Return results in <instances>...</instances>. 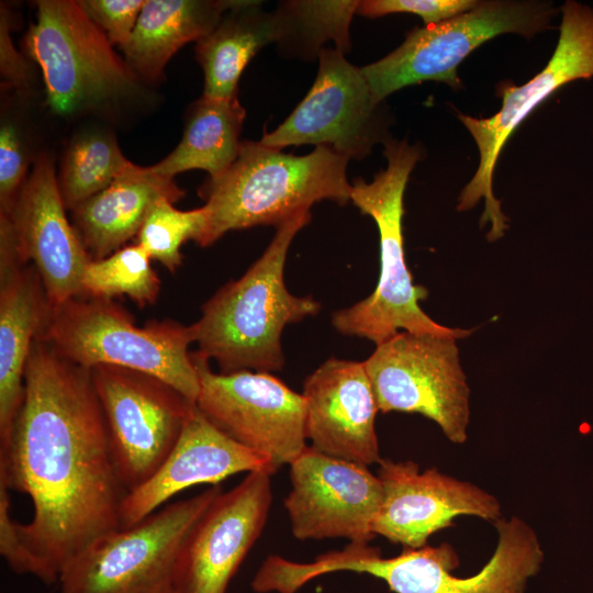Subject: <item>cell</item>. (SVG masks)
Segmentation results:
<instances>
[{
    "mask_svg": "<svg viewBox=\"0 0 593 593\" xmlns=\"http://www.w3.org/2000/svg\"><path fill=\"white\" fill-rule=\"evenodd\" d=\"M257 470L275 473L265 457L230 438L194 405L176 445L160 467L123 497L121 528L135 525L192 485H216L230 475Z\"/></svg>",
    "mask_w": 593,
    "mask_h": 593,
    "instance_id": "20",
    "label": "cell"
},
{
    "mask_svg": "<svg viewBox=\"0 0 593 593\" xmlns=\"http://www.w3.org/2000/svg\"><path fill=\"white\" fill-rule=\"evenodd\" d=\"M191 357L200 382L195 406L221 432L265 457L275 472L307 447L302 393L270 372H214L208 359Z\"/></svg>",
    "mask_w": 593,
    "mask_h": 593,
    "instance_id": "12",
    "label": "cell"
},
{
    "mask_svg": "<svg viewBox=\"0 0 593 593\" xmlns=\"http://www.w3.org/2000/svg\"><path fill=\"white\" fill-rule=\"evenodd\" d=\"M281 37L277 10L267 12L259 1L242 0L210 34L197 42L195 56L204 74L203 96L236 98L239 77L249 60L264 46L278 43Z\"/></svg>",
    "mask_w": 593,
    "mask_h": 593,
    "instance_id": "24",
    "label": "cell"
},
{
    "mask_svg": "<svg viewBox=\"0 0 593 593\" xmlns=\"http://www.w3.org/2000/svg\"><path fill=\"white\" fill-rule=\"evenodd\" d=\"M348 161L327 146L294 156L260 141L242 142L232 166L199 190L206 225L198 245L210 246L233 230L277 226L322 200L346 204L351 190Z\"/></svg>",
    "mask_w": 593,
    "mask_h": 593,
    "instance_id": "3",
    "label": "cell"
},
{
    "mask_svg": "<svg viewBox=\"0 0 593 593\" xmlns=\"http://www.w3.org/2000/svg\"><path fill=\"white\" fill-rule=\"evenodd\" d=\"M40 337L76 365L87 369L110 365L145 372L195 404L200 382L189 350L194 344L191 325L152 320L137 326L114 300L79 295L52 309Z\"/></svg>",
    "mask_w": 593,
    "mask_h": 593,
    "instance_id": "5",
    "label": "cell"
},
{
    "mask_svg": "<svg viewBox=\"0 0 593 593\" xmlns=\"http://www.w3.org/2000/svg\"><path fill=\"white\" fill-rule=\"evenodd\" d=\"M315 81L293 112L260 143L279 149L312 144L361 159L388 137V110L372 96L361 68L336 48L318 55Z\"/></svg>",
    "mask_w": 593,
    "mask_h": 593,
    "instance_id": "13",
    "label": "cell"
},
{
    "mask_svg": "<svg viewBox=\"0 0 593 593\" xmlns=\"http://www.w3.org/2000/svg\"><path fill=\"white\" fill-rule=\"evenodd\" d=\"M499 541L489 562L474 575L454 577L458 557L448 544L404 548L395 593H524L540 569L544 552L535 532L522 519H499Z\"/></svg>",
    "mask_w": 593,
    "mask_h": 593,
    "instance_id": "21",
    "label": "cell"
},
{
    "mask_svg": "<svg viewBox=\"0 0 593 593\" xmlns=\"http://www.w3.org/2000/svg\"><path fill=\"white\" fill-rule=\"evenodd\" d=\"M242 0H145L128 42L121 47L138 79L155 81L184 44L210 34Z\"/></svg>",
    "mask_w": 593,
    "mask_h": 593,
    "instance_id": "23",
    "label": "cell"
},
{
    "mask_svg": "<svg viewBox=\"0 0 593 593\" xmlns=\"http://www.w3.org/2000/svg\"><path fill=\"white\" fill-rule=\"evenodd\" d=\"M557 47L545 68L523 86L501 83L502 108L490 118L458 113L477 143L480 160L477 172L459 195L458 211L474 208L482 199L480 225L490 223L488 240L500 239L508 228L501 201L493 194L492 180L497 158L512 133L529 113L562 86L593 77V9L573 0L562 8Z\"/></svg>",
    "mask_w": 593,
    "mask_h": 593,
    "instance_id": "9",
    "label": "cell"
},
{
    "mask_svg": "<svg viewBox=\"0 0 593 593\" xmlns=\"http://www.w3.org/2000/svg\"><path fill=\"white\" fill-rule=\"evenodd\" d=\"M310 221L311 212L302 211L277 225L262 255L203 304L191 325L195 353L214 360L220 372L281 370L284 327L320 311V302L292 294L283 278L290 245Z\"/></svg>",
    "mask_w": 593,
    "mask_h": 593,
    "instance_id": "2",
    "label": "cell"
},
{
    "mask_svg": "<svg viewBox=\"0 0 593 593\" xmlns=\"http://www.w3.org/2000/svg\"><path fill=\"white\" fill-rule=\"evenodd\" d=\"M302 395L313 448L367 467L380 463L379 409L363 362L328 358L306 377Z\"/></svg>",
    "mask_w": 593,
    "mask_h": 593,
    "instance_id": "19",
    "label": "cell"
},
{
    "mask_svg": "<svg viewBox=\"0 0 593 593\" xmlns=\"http://www.w3.org/2000/svg\"><path fill=\"white\" fill-rule=\"evenodd\" d=\"M25 37L51 110L63 116L103 109L137 92L138 77L78 1L41 0Z\"/></svg>",
    "mask_w": 593,
    "mask_h": 593,
    "instance_id": "7",
    "label": "cell"
},
{
    "mask_svg": "<svg viewBox=\"0 0 593 593\" xmlns=\"http://www.w3.org/2000/svg\"><path fill=\"white\" fill-rule=\"evenodd\" d=\"M65 210L53 159L41 154L8 215L20 255L37 270L53 307L82 295V275L92 260Z\"/></svg>",
    "mask_w": 593,
    "mask_h": 593,
    "instance_id": "16",
    "label": "cell"
},
{
    "mask_svg": "<svg viewBox=\"0 0 593 593\" xmlns=\"http://www.w3.org/2000/svg\"><path fill=\"white\" fill-rule=\"evenodd\" d=\"M9 510V488L0 481V553L14 572L30 573L38 578V564L22 542L16 522L11 518Z\"/></svg>",
    "mask_w": 593,
    "mask_h": 593,
    "instance_id": "33",
    "label": "cell"
},
{
    "mask_svg": "<svg viewBox=\"0 0 593 593\" xmlns=\"http://www.w3.org/2000/svg\"><path fill=\"white\" fill-rule=\"evenodd\" d=\"M52 309L37 270L20 255L10 216L0 214V451L9 443L24 399L32 346Z\"/></svg>",
    "mask_w": 593,
    "mask_h": 593,
    "instance_id": "18",
    "label": "cell"
},
{
    "mask_svg": "<svg viewBox=\"0 0 593 593\" xmlns=\"http://www.w3.org/2000/svg\"><path fill=\"white\" fill-rule=\"evenodd\" d=\"M31 146L22 124L2 111L0 124V213L9 214L29 177Z\"/></svg>",
    "mask_w": 593,
    "mask_h": 593,
    "instance_id": "30",
    "label": "cell"
},
{
    "mask_svg": "<svg viewBox=\"0 0 593 593\" xmlns=\"http://www.w3.org/2000/svg\"><path fill=\"white\" fill-rule=\"evenodd\" d=\"M91 21L120 48L131 38L144 0H79Z\"/></svg>",
    "mask_w": 593,
    "mask_h": 593,
    "instance_id": "32",
    "label": "cell"
},
{
    "mask_svg": "<svg viewBox=\"0 0 593 593\" xmlns=\"http://www.w3.org/2000/svg\"><path fill=\"white\" fill-rule=\"evenodd\" d=\"M383 144L388 167L371 182L354 179L350 190V200L362 214L373 219L379 230V280L369 296L334 312L332 324L337 332L369 339L376 346L402 331L463 339L472 329L444 326L422 310L419 301L427 298L428 291L413 283L405 261L403 197L409 177L421 159V148L390 136Z\"/></svg>",
    "mask_w": 593,
    "mask_h": 593,
    "instance_id": "4",
    "label": "cell"
},
{
    "mask_svg": "<svg viewBox=\"0 0 593 593\" xmlns=\"http://www.w3.org/2000/svg\"><path fill=\"white\" fill-rule=\"evenodd\" d=\"M290 480L284 507L295 538L370 542L376 537L383 488L367 466L307 446L290 463Z\"/></svg>",
    "mask_w": 593,
    "mask_h": 593,
    "instance_id": "14",
    "label": "cell"
},
{
    "mask_svg": "<svg viewBox=\"0 0 593 593\" xmlns=\"http://www.w3.org/2000/svg\"><path fill=\"white\" fill-rule=\"evenodd\" d=\"M478 3L475 0H363L356 13L367 18L412 13L421 16L427 26L462 14Z\"/></svg>",
    "mask_w": 593,
    "mask_h": 593,
    "instance_id": "31",
    "label": "cell"
},
{
    "mask_svg": "<svg viewBox=\"0 0 593 593\" xmlns=\"http://www.w3.org/2000/svg\"><path fill=\"white\" fill-rule=\"evenodd\" d=\"M205 225L204 206L181 211L171 200L161 198L146 216L136 236L137 244L145 248L152 260L175 272L182 264V245L189 239L198 244Z\"/></svg>",
    "mask_w": 593,
    "mask_h": 593,
    "instance_id": "29",
    "label": "cell"
},
{
    "mask_svg": "<svg viewBox=\"0 0 593 593\" xmlns=\"http://www.w3.org/2000/svg\"><path fill=\"white\" fill-rule=\"evenodd\" d=\"M10 12L0 5V74L5 87L25 90L32 85V67L16 49L11 37Z\"/></svg>",
    "mask_w": 593,
    "mask_h": 593,
    "instance_id": "34",
    "label": "cell"
},
{
    "mask_svg": "<svg viewBox=\"0 0 593 593\" xmlns=\"http://www.w3.org/2000/svg\"><path fill=\"white\" fill-rule=\"evenodd\" d=\"M132 164L109 133L89 128L77 134L67 147L57 178L66 209L72 210L105 189Z\"/></svg>",
    "mask_w": 593,
    "mask_h": 593,
    "instance_id": "26",
    "label": "cell"
},
{
    "mask_svg": "<svg viewBox=\"0 0 593 593\" xmlns=\"http://www.w3.org/2000/svg\"><path fill=\"white\" fill-rule=\"evenodd\" d=\"M220 484L92 541L63 571L60 593H184L187 541Z\"/></svg>",
    "mask_w": 593,
    "mask_h": 593,
    "instance_id": "6",
    "label": "cell"
},
{
    "mask_svg": "<svg viewBox=\"0 0 593 593\" xmlns=\"http://www.w3.org/2000/svg\"><path fill=\"white\" fill-rule=\"evenodd\" d=\"M378 471L383 501L373 534L404 548H422L436 532L459 515L499 521L497 500L478 486L432 468L423 472L413 461L381 460Z\"/></svg>",
    "mask_w": 593,
    "mask_h": 593,
    "instance_id": "15",
    "label": "cell"
},
{
    "mask_svg": "<svg viewBox=\"0 0 593 593\" xmlns=\"http://www.w3.org/2000/svg\"><path fill=\"white\" fill-rule=\"evenodd\" d=\"M555 14L545 1H479L455 18L412 30L396 49L361 71L377 102L425 80L458 89V66L481 44L505 33L532 38L550 26Z\"/></svg>",
    "mask_w": 593,
    "mask_h": 593,
    "instance_id": "8",
    "label": "cell"
},
{
    "mask_svg": "<svg viewBox=\"0 0 593 593\" xmlns=\"http://www.w3.org/2000/svg\"><path fill=\"white\" fill-rule=\"evenodd\" d=\"M24 383L9 443L0 451V481L32 500V521L16 523V529L38 564V579L53 583L92 541L121 528L127 492L90 369L37 337Z\"/></svg>",
    "mask_w": 593,
    "mask_h": 593,
    "instance_id": "1",
    "label": "cell"
},
{
    "mask_svg": "<svg viewBox=\"0 0 593 593\" xmlns=\"http://www.w3.org/2000/svg\"><path fill=\"white\" fill-rule=\"evenodd\" d=\"M360 1H283L277 8L282 25L278 42L288 54L318 57L322 45L334 41L336 49H350L349 25Z\"/></svg>",
    "mask_w": 593,
    "mask_h": 593,
    "instance_id": "27",
    "label": "cell"
},
{
    "mask_svg": "<svg viewBox=\"0 0 593 593\" xmlns=\"http://www.w3.org/2000/svg\"><path fill=\"white\" fill-rule=\"evenodd\" d=\"M457 338L399 332L363 361L382 413H417L455 444L467 440L469 387Z\"/></svg>",
    "mask_w": 593,
    "mask_h": 593,
    "instance_id": "10",
    "label": "cell"
},
{
    "mask_svg": "<svg viewBox=\"0 0 593 593\" xmlns=\"http://www.w3.org/2000/svg\"><path fill=\"white\" fill-rule=\"evenodd\" d=\"M244 119L245 109L237 97L202 96L190 105L178 146L149 169L168 178L191 169L205 170L209 179L221 176L237 158Z\"/></svg>",
    "mask_w": 593,
    "mask_h": 593,
    "instance_id": "25",
    "label": "cell"
},
{
    "mask_svg": "<svg viewBox=\"0 0 593 593\" xmlns=\"http://www.w3.org/2000/svg\"><path fill=\"white\" fill-rule=\"evenodd\" d=\"M183 194L174 178L132 164L110 186L71 210L76 231L92 260L103 259L137 236L159 199L175 203Z\"/></svg>",
    "mask_w": 593,
    "mask_h": 593,
    "instance_id": "22",
    "label": "cell"
},
{
    "mask_svg": "<svg viewBox=\"0 0 593 593\" xmlns=\"http://www.w3.org/2000/svg\"><path fill=\"white\" fill-rule=\"evenodd\" d=\"M271 475L268 470L248 472L201 516L184 550V593H226L268 519Z\"/></svg>",
    "mask_w": 593,
    "mask_h": 593,
    "instance_id": "17",
    "label": "cell"
},
{
    "mask_svg": "<svg viewBox=\"0 0 593 593\" xmlns=\"http://www.w3.org/2000/svg\"><path fill=\"white\" fill-rule=\"evenodd\" d=\"M143 246H124L110 256L91 260L82 275V295L113 300L125 295L139 307L154 305L160 280Z\"/></svg>",
    "mask_w": 593,
    "mask_h": 593,
    "instance_id": "28",
    "label": "cell"
},
{
    "mask_svg": "<svg viewBox=\"0 0 593 593\" xmlns=\"http://www.w3.org/2000/svg\"><path fill=\"white\" fill-rule=\"evenodd\" d=\"M90 371L114 466L130 492L164 462L195 404L172 385L145 372L110 365Z\"/></svg>",
    "mask_w": 593,
    "mask_h": 593,
    "instance_id": "11",
    "label": "cell"
}]
</instances>
